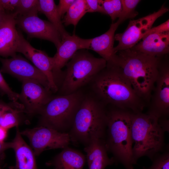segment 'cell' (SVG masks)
I'll return each instance as SVG.
<instances>
[{"mask_svg":"<svg viewBox=\"0 0 169 169\" xmlns=\"http://www.w3.org/2000/svg\"><path fill=\"white\" fill-rule=\"evenodd\" d=\"M152 164L148 168L144 169H169V154L166 152L154 158Z\"/></svg>","mask_w":169,"mask_h":169,"instance_id":"cell-28","label":"cell"},{"mask_svg":"<svg viewBox=\"0 0 169 169\" xmlns=\"http://www.w3.org/2000/svg\"><path fill=\"white\" fill-rule=\"evenodd\" d=\"M140 1L139 0H121L122 11L117 21L120 24L126 19L133 18L138 14L135 8Z\"/></svg>","mask_w":169,"mask_h":169,"instance_id":"cell-26","label":"cell"},{"mask_svg":"<svg viewBox=\"0 0 169 169\" xmlns=\"http://www.w3.org/2000/svg\"><path fill=\"white\" fill-rule=\"evenodd\" d=\"M133 166H132V167H131L129 169H133Z\"/></svg>","mask_w":169,"mask_h":169,"instance_id":"cell-39","label":"cell"},{"mask_svg":"<svg viewBox=\"0 0 169 169\" xmlns=\"http://www.w3.org/2000/svg\"><path fill=\"white\" fill-rule=\"evenodd\" d=\"M7 13L0 9V23Z\"/></svg>","mask_w":169,"mask_h":169,"instance_id":"cell-37","label":"cell"},{"mask_svg":"<svg viewBox=\"0 0 169 169\" xmlns=\"http://www.w3.org/2000/svg\"><path fill=\"white\" fill-rule=\"evenodd\" d=\"M17 52L23 54L45 75L52 92L58 91L57 79L53 71L52 57L49 56L44 51L33 47L21 33Z\"/></svg>","mask_w":169,"mask_h":169,"instance_id":"cell-12","label":"cell"},{"mask_svg":"<svg viewBox=\"0 0 169 169\" xmlns=\"http://www.w3.org/2000/svg\"><path fill=\"white\" fill-rule=\"evenodd\" d=\"M165 131L159 118L147 113H133L131 136L134 145L133 157L135 164L138 159L146 156L152 160L162 149Z\"/></svg>","mask_w":169,"mask_h":169,"instance_id":"cell-5","label":"cell"},{"mask_svg":"<svg viewBox=\"0 0 169 169\" xmlns=\"http://www.w3.org/2000/svg\"><path fill=\"white\" fill-rule=\"evenodd\" d=\"M84 94L81 90L69 95L53 97L38 114V126L68 133Z\"/></svg>","mask_w":169,"mask_h":169,"instance_id":"cell-7","label":"cell"},{"mask_svg":"<svg viewBox=\"0 0 169 169\" xmlns=\"http://www.w3.org/2000/svg\"><path fill=\"white\" fill-rule=\"evenodd\" d=\"M38 0H19L13 13L15 18L32 14H38Z\"/></svg>","mask_w":169,"mask_h":169,"instance_id":"cell-25","label":"cell"},{"mask_svg":"<svg viewBox=\"0 0 169 169\" xmlns=\"http://www.w3.org/2000/svg\"><path fill=\"white\" fill-rule=\"evenodd\" d=\"M23 113H25L24 108L5 112L0 117V126L8 130L18 127L22 122L21 115Z\"/></svg>","mask_w":169,"mask_h":169,"instance_id":"cell-24","label":"cell"},{"mask_svg":"<svg viewBox=\"0 0 169 169\" xmlns=\"http://www.w3.org/2000/svg\"><path fill=\"white\" fill-rule=\"evenodd\" d=\"M90 41V38H82L74 34H69L62 38L56 53L52 57L53 71L58 81L61 78V69L78 51L89 49Z\"/></svg>","mask_w":169,"mask_h":169,"instance_id":"cell-15","label":"cell"},{"mask_svg":"<svg viewBox=\"0 0 169 169\" xmlns=\"http://www.w3.org/2000/svg\"><path fill=\"white\" fill-rule=\"evenodd\" d=\"M107 110V139L105 141L108 151L115 159L129 169L135 164L132 154L131 121L133 112L109 106Z\"/></svg>","mask_w":169,"mask_h":169,"instance_id":"cell-4","label":"cell"},{"mask_svg":"<svg viewBox=\"0 0 169 169\" xmlns=\"http://www.w3.org/2000/svg\"><path fill=\"white\" fill-rule=\"evenodd\" d=\"M8 130L0 126V142H4L7 136Z\"/></svg>","mask_w":169,"mask_h":169,"instance_id":"cell-36","label":"cell"},{"mask_svg":"<svg viewBox=\"0 0 169 169\" xmlns=\"http://www.w3.org/2000/svg\"><path fill=\"white\" fill-rule=\"evenodd\" d=\"M0 93L2 95H6L13 102L18 99L19 94L13 91L5 80L0 71Z\"/></svg>","mask_w":169,"mask_h":169,"instance_id":"cell-29","label":"cell"},{"mask_svg":"<svg viewBox=\"0 0 169 169\" xmlns=\"http://www.w3.org/2000/svg\"><path fill=\"white\" fill-rule=\"evenodd\" d=\"M22 82V90L18 99L23 105L25 113L30 116L39 114L53 97L52 92L35 80L25 79Z\"/></svg>","mask_w":169,"mask_h":169,"instance_id":"cell-11","label":"cell"},{"mask_svg":"<svg viewBox=\"0 0 169 169\" xmlns=\"http://www.w3.org/2000/svg\"><path fill=\"white\" fill-rule=\"evenodd\" d=\"M169 9L163 5L157 11L136 20L130 21L125 30L122 33L115 35V40L118 44L114 47L117 53L119 51L131 49L136 45L159 17L167 12Z\"/></svg>","mask_w":169,"mask_h":169,"instance_id":"cell-9","label":"cell"},{"mask_svg":"<svg viewBox=\"0 0 169 169\" xmlns=\"http://www.w3.org/2000/svg\"><path fill=\"white\" fill-rule=\"evenodd\" d=\"M120 23H113L109 30L102 35L90 38L89 49L99 54L106 62V66H115L117 53L114 51L115 33Z\"/></svg>","mask_w":169,"mask_h":169,"instance_id":"cell-17","label":"cell"},{"mask_svg":"<svg viewBox=\"0 0 169 169\" xmlns=\"http://www.w3.org/2000/svg\"><path fill=\"white\" fill-rule=\"evenodd\" d=\"M9 169H15L14 166H11L9 167Z\"/></svg>","mask_w":169,"mask_h":169,"instance_id":"cell-38","label":"cell"},{"mask_svg":"<svg viewBox=\"0 0 169 169\" xmlns=\"http://www.w3.org/2000/svg\"><path fill=\"white\" fill-rule=\"evenodd\" d=\"M0 169H1L0 168Z\"/></svg>","mask_w":169,"mask_h":169,"instance_id":"cell-40","label":"cell"},{"mask_svg":"<svg viewBox=\"0 0 169 169\" xmlns=\"http://www.w3.org/2000/svg\"><path fill=\"white\" fill-rule=\"evenodd\" d=\"M23 108H24L23 105L17 101H12L10 103H6L0 101V117L4 113L8 111Z\"/></svg>","mask_w":169,"mask_h":169,"instance_id":"cell-32","label":"cell"},{"mask_svg":"<svg viewBox=\"0 0 169 169\" xmlns=\"http://www.w3.org/2000/svg\"><path fill=\"white\" fill-rule=\"evenodd\" d=\"M86 159L89 169H104L115 161L114 157L110 158L104 139H96L85 146Z\"/></svg>","mask_w":169,"mask_h":169,"instance_id":"cell-19","label":"cell"},{"mask_svg":"<svg viewBox=\"0 0 169 169\" xmlns=\"http://www.w3.org/2000/svg\"><path fill=\"white\" fill-rule=\"evenodd\" d=\"M131 49L149 55L161 57L169 52V32L145 36Z\"/></svg>","mask_w":169,"mask_h":169,"instance_id":"cell-18","label":"cell"},{"mask_svg":"<svg viewBox=\"0 0 169 169\" xmlns=\"http://www.w3.org/2000/svg\"><path fill=\"white\" fill-rule=\"evenodd\" d=\"M16 25L13 13H7L0 23V56L7 57L16 55L21 34Z\"/></svg>","mask_w":169,"mask_h":169,"instance_id":"cell-16","label":"cell"},{"mask_svg":"<svg viewBox=\"0 0 169 169\" xmlns=\"http://www.w3.org/2000/svg\"><path fill=\"white\" fill-rule=\"evenodd\" d=\"M17 24L30 38H36L53 43L56 48L62 40L61 36L55 27L49 21L32 14L15 18Z\"/></svg>","mask_w":169,"mask_h":169,"instance_id":"cell-13","label":"cell"},{"mask_svg":"<svg viewBox=\"0 0 169 169\" xmlns=\"http://www.w3.org/2000/svg\"><path fill=\"white\" fill-rule=\"evenodd\" d=\"M75 0H60L58 4L57 5L59 15L63 18L64 14L67 13L71 5Z\"/></svg>","mask_w":169,"mask_h":169,"instance_id":"cell-33","label":"cell"},{"mask_svg":"<svg viewBox=\"0 0 169 169\" xmlns=\"http://www.w3.org/2000/svg\"><path fill=\"white\" fill-rule=\"evenodd\" d=\"M19 0H0V9L8 13H13Z\"/></svg>","mask_w":169,"mask_h":169,"instance_id":"cell-31","label":"cell"},{"mask_svg":"<svg viewBox=\"0 0 169 169\" xmlns=\"http://www.w3.org/2000/svg\"><path fill=\"white\" fill-rule=\"evenodd\" d=\"M38 8V12L44 14L49 21L55 27L60 34L62 38L69 34L65 29L54 0H39Z\"/></svg>","mask_w":169,"mask_h":169,"instance_id":"cell-22","label":"cell"},{"mask_svg":"<svg viewBox=\"0 0 169 169\" xmlns=\"http://www.w3.org/2000/svg\"><path fill=\"white\" fill-rule=\"evenodd\" d=\"M102 0H85L86 12H99L106 14Z\"/></svg>","mask_w":169,"mask_h":169,"instance_id":"cell-30","label":"cell"},{"mask_svg":"<svg viewBox=\"0 0 169 169\" xmlns=\"http://www.w3.org/2000/svg\"><path fill=\"white\" fill-rule=\"evenodd\" d=\"M147 113L159 119L167 118L169 114V64L163 59L160 65Z\"/></svg>","mask_w":169,"mask_h":169,"instance_id":"cell-10","label":"cell"},{"mask_svg":"<svg viewBox=\"0 0 169 169\" xmlns=\"http://www.w3.org/2000/svg\"><path fill=\"white\" fill-rule=\"evenodd\" d=\"M0 61L2 64L1 72L11 74L21 81L25 79L35 80L50 91L45 75L21 56L16 55L9 59L0 58Z\"/></svg>","mask_w":169,"mask_h":169,"instance_id":"cell-14","label":"cell"},{"mask_svg":"<svg viewBox=\"0 0 169 169\" xmlns=\"http://www.w3.org/2000/svg\"><path fill=\"white\" fill-rule=\"evenodd\" d=\"M20 133L28 139L31 147L37 156L46 150L64 149L71 142L68 133L60 132L43 126L27 129Z\"/></svg>","mask_w":169,"mask_h":169,"instance_id":"cell-8","label":"cell"},{"mask_svg":"<svg viewBox=\"0 0 169 169\" xmlns=\"http://www.w3.org/2000/svg\"><path fill=\"white\" fill-rule=\"evenodd\" d=\"M116 66L136 94L149 104L163 57L147 55L131 49L118 51Z\"/></svg>","mask_w":169,"mask_h":169,"instance_id":"cell-2","label":"cell"},{"mask_svg":"<svg viewBox=\"0 0 169 169\" xmlns=\"http://www.w3.org/2000/svg\"><path fill=\"white\" fill-rule=\"evenodd\" d=\"M169 32V20L168 19L160 25L151 28L144 35L153 33H161Z\"/></svg>","mask_w":169,"mask_h":169,"instance_id":"cell-34","label":"cell"},{"mask_svg":"<svg viewBox=\"0 0 169 169\" xmlns=\"http://www.w3.org/2000/svg\"><path fill=\"white\" fill-rule=\"evenodd\" d=\"M9 148H11L10 142H0V165L3 163L5 158V151Z\"/></svg>","mask_w":169,"mask_h":169,"instance_id":"cell-35","label":"cell"},{"mask_svg":"<svg viewBox=\"0 0 169 169\" xmlns=\"http://www.w3.org/2000/svg\"><path fill=\"white\" fill-rule=\"evenodd\" d=\"M106 106L91 92L84 94L68 132L71 142L85 146L94 140L104 139L107 125Z\"/></svg>","mask_w":169,"mask_h":169,"instance_id":"cell-3","label":"cell"},{"mask_svg":"<svg viewBox=\"0 0 169 169\" xmlns=\"http://www.w3.org/2000/svg\"><path fill=\"white\" fill-rule=\"evenodd\" d=\"M86 13L85 0H75L63 17L62 23L66 26L75 27Z\"/></svg>","mask_w":169,"mask_h":169,"instance_id":"cell-23","label":"cell"},{"mask_svg":"<svg viewBox=\"0 0 169 169\" xmlns=\"http://www.w3.org/2000/svg\"><path fill=\"white\" fill-rule=\"evenodd\" d=\"M102 58L94 57L88 51H78L66 64L58 87L59 95H69L89 84L106 66Z\"/></svg>","mask_w":169,"mask_h":169,"instance_id":"cell-6","label":"cell"},{"mask_svg":"<svg viewBox=\"0 0 169 169\" xmlns=\"http://www.w3.org/2000/svg\"><path fill=\"white\" fill-rule=\"evenodd\" d=\"M16 135L11 142L10 147L15 153V169H38L35 155L32 148L24 140L18 127H16Z\"/></svg>","mask_w":169,"mask_h":169,"instance_id":"cell-20","label":"cell"},{"mask_svg":"<svg viewBox=\"0 0 169 169\" xmlns=\"http://www.w3.org/2000/svg\"><path fill=\"white\" fill-rule=\"evenodd\" d=\"M89 84L90 92L106 106L136 113L147 105L116 66H106Z\"/></svg>","mask_w":169,"mask_h":169,"instance_id":"cell-1","label":"cell"},{"mask_svg":"<svg viewBox=\"0 0 169 169\" xmlns=\"http://www.w3.org/2000/svg\"><path fill=\"white\" fill-rule=\"evenodd\" d=\"M46 163L54 169H83L86 157L79 151L68 146Z\"/></svg>","mask_w":169,"mask_h":169,"instance_id":"cell-21","label":"cell"},{"mask_svg":"<svg viewBox=\"0 0 169 169\" xmlns=\"http://www.w3.org/2000/svg\"><path fill=\"white\" fill-rule=\"evenodd\" d=\"M102 4L106 14L110 17L112 22L119 18L122 11L121 0H104Z\"/></svg>","mask_w":169,"mask_h":169,"instance_id":"cell-27","label":"cell"}]
</instances>
